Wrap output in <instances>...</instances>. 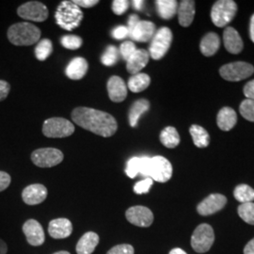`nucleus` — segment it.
I'll list each match as a JSON object with an SVG mask.
<instances>
[{"mask_svg": "<svg viewBox=\"0 0 254 254\" xmlns=\"http://www.w3.org/2000/svg\"><path fill=\"white\" fill-rule=\"evenodd\" d=\"M88 68L89 65L87 61L84 58L77 57L74 58L70 62V64H68L65 73L70 79L79 80L85 76V74L88 72Z\"/></svg>", "mask_w": 254, "mask_h": 254, "instance_id": "obj_21", "label": "nucleus"}, {"mask_svg": "<svg viewBox=\"0 0 254 254\" xmlns=\"http://www.w3.org/2000/svg\"><path fill=\"white\" fill-rule=\"evenodd\" d=\"M237 11L236 3L233 0L217 1L211 10V19L218 27H226L229 25Z\"/></svg>", "mask_w": 254, "mask_h": 254, "instance_id": "obj_4", "label": "nucleus"}, {"mask_svg": "<svg viewBox=\"0 0 254 254\" xmlns=\"http://www.w3.org/2000/svg\"><path fill=\"white\" fill-rule=\"evenodd\" d=\"M250 35L251 39L254 43V14L251 19V24H250Z\"/></svg>", "mask_w": 254, "mask_h": 254, "instance_id": "obj_51", "label": "nucleus"}, {"mask_svg": "<svg viewBox=\"0 0 254 254\" xmlns=\"http://www.w3.org/2000/svg\"><path fill=\"white\" fill-rule=\"evenodd\" d=\"M239 217L245 222L254 225V202H246L241 203L237 209Z\"/></svg>", "mask_w": 254, "mask_h": 254, "instance_id": "obj_33", "label": "nucleus"}, {"mask_svg": "<svg viewBox=\"0 0 254 254\" xmlns=\"http://www.w3.org/2000/svg\"><path fill=\"white\" fill-rule=\"evenodd\" d=\"M244 94L247 99L254 101V80L249 82L246 84L244 88Z\"/></svg>", "mask_w": 254, "mask_h": 254, "instance_id": "obj_47", "label": "nucleus"}, {"mask_svg": "<svg viewBox=\"0 0 254 254\" xmlns=\"http://www.w3.org/2000/svg\"><path fill=\"white\" fill-rule=\"evenodd\" d=\"M99 243V236L93 232H88L82 236L76 245V254H91Z\"/></svg>", "mask_w": 254, "mask_h": 254, "instance_id": "obj_23", "label": "nucleus"}, {"mask_svg": "<svg viewBox=\"0 0 254 254\" xmlns=\"http://www.w3.org/2000/svg\"><path fill=\"white\" fill-rule=\"evenodd\" d=\"M160 141L167 148H175L180 143L179 133L174 127H166L160 134Z\"/></svg>", "mask_w": 254, "mask_h": 254, "instance_id": "obj_30", "label": "nucleus"}, {"mask_svg": "<svg viewBox=\"0 0 254 254\" xmlns=\"http://www.w3.org/2000/svg\"><path fill=\"white\" fill-rule=\"evenodd\" d=\"M111 35L116 39V40H124L125 38H127V36H129V30L127 27L125 26H119V27H115L112 32H111Z\"/></svg>", "mask_w": 254, "mask_h": 254, "instance_id": "obj_43", "label": "nucleus"}, {"mask_svg": "<svg viewBox=\"0 0 254 254\" xmlns=\"http://www.w3.org/2000/svg\"><path fill=\"white\" fill-rule=\"evenodd\" d=\"M149 108H150L149 101L145 100V99H139V100L136 101L129 111L130 126L132 127H136L138 120L143 113H145L146 111L149 110Z\"/></svg>", "mask_w": 254, "mask_h": 254, "instance_id": "obj_27", "label": "nucleus"}, {"mask_svg": "<svg viewBox=\"0 0 254 254\" xmlns=\"http://www.w3.org/2000/svg\"><path fill=\"white\" fill-rule=\"evenodd\" d=\"M140 172V157H132L128 160L126 173L129 178H135Z\"/></svg>", "mask_w": 254, "mask_h": 254, "instance_id": "obj_37", "label": "nucleus"}, {"mask_svg": "<svg viewBox=\"0 0 254 254\" xmlns=\"http://www.w3.org/2000/svg\"><path fill=\"white\" fill-rule=\"evenodd\" d=\"M132 5H133V8L136 10H141L143 8V5H144V1L134 0V1H132Z\"/></svg>", "mask_w": 254, "mask_h": 254, "instance_id": "obj_50", "label": "nucleus"}, {"mask_svg": "<svg viewBox=\"0 0 254 254\" xmlns=\"http://www.w3.org/2000/svg\"><path fill=\"white\" fill-rule=\"evenodd\" d=\"M244 254H254V238L246 245Z\"/></svg>", "mask_w": 254, "mask_h": 254, "instance_id": "obj_49", "label": "nucleus"}, {"mask_svg": "<svg viewBox=\"0 0 254 254\" xmlns=\"http://www.w3.org/2000/svg\"><path fill=\"white\" fill-rule=\"evenodd\" d=\"M119 51L118 49L113 46H109L105 53L101 57L102 64L106 66H112L118 62Z\"/></svg>", "mask_w": 254, "mask_h": 254, "instance_id": "obj_34", "label": "nucleus"}, {"mask_svg": "<svg viewBox=\"0 0 254 254\" xmlns=\"http://www.w3.org/2000/svg\"><path fill=\"white\" fill-rule=\"evenodd\" d=\"M64 154L56 148H42L31 154V160L40 168H51L64 160Z\"/></svg>", "mask_w": 254, "mask_h": 254, "instance_id": "obj_9", "label": "nucleus"}, {"mask_svg": "<svg viewBox=\"0 0 254 254\" xmlns=\"http://www.w3.org/2000/svg\"><path fill=\"white\" fill-rule=\"evenodd\" d=\"M17 14L21 18L29 21L44 22L48 17V9L46 5L41 2L30 1L22 4L19 7Z\"/></svg>", "mask_w": 254, "mask_h": 254, "instance_id": "obj_11", "label": "nucleus"}, {"mask_svg": "<svg viewBox=\"0 0 254 254\" xmlns=\"http://www.w3.org/2000/svg\"><path fill=\"white\" fill-rule=\"evenodd\" d=\"M107 254H134V248L128 244H122L113 247Z\"/></svg>", "mask_w": 254, "mask_h": 254, "instance_id": "obj_41", "label": "nucleus"}, {"mask_svg": "<svg viewBox=\"0 0 254 254\" xmlns=\"http://www.w3.org/2000/svg\"><path fill=\"white\" fill-rule=\"evenodd\" d=\"M129 8V2L127 0H114L112 2V10L115 14L122 15Z\"/></svg>", "mask_w": 254, "mask_h": 254, "instance_id": "obj_40", "label": "nucleus"}, {"mask_svg": "<svg viewBox=\"0 0 254 254\" xmlns=\"http://www.w3.org/2000/svg\"><path fill=\"white\" fill-rule=\"evenodd\" d=\"M40 38L41 30L27 22L14 24L10 26L8 30V39L14 46H32L40 40Z\"/></svg>", "mask_w": 254, "mask_h": 254, "instance_id": "obj_3", "label": "nucleus"}, {"mask_svg": "<svg viewBox=\"0 0 254 254\" xmlns=\"http://www.w3.org/2000/svg\"><path fill=\"white\" fill-rule=\"evenodd\" d=\"M150 167H151V157L141 156L140 157V172L139 173L142 176L148 178L149 173H150Z\"/></svg>", "mask_w": 254, "mask_h": 254, "instance_id": "obj_42", "label": "nucleus"}, {"mask_svg": "<svg viewBox=\"0 0 254 254\" xmlns=\"http://www.w3.org/2000/svg\"><path fill=\"white\" fill-rule=\"evenodd\" d=\"M127 220L138 227H149L154 221L153 212L145 206H133L126 213Z\"/></svg>", "mask_w": 254, "mask_h": 254, "instance_id": "obj_12", "label": "nucleus"}, {"mask_svg": "<svg viewBox=\"0 0 254 254\" xmlns=\"http://www.w3.org/2000/svg\"><path fill=\"white\" fill-rule=\"evenodd\" d=\"M234 196L236 200L241 203L253 202L254 200V190L248 185H239L234 191Z\"/></svg>", "mask_w": 254, "mask_h": 254, "instance_id": "obj_31", "label": "nucleus"}, {"mask_svg": "<svg viewBox=\"0 0 254 254\" xmlns=\"http://www.w3.org/2000/svg\"><path fill=\"white\" fill-rule=\"evenodd\" d=\"M254 73V67L252 64L237 62L222 66L219 73L222 78L227 81H240L250 77Z\"/></svg>", "mask_w": 254, "mask_h": 254, "instance_id": "obj_8", "label": "nucleus"}, {"mask_svg": "<svg viewBox=\"0 0 254 254\" xmlns=\"http://www.w3.org/2000/svg\"><path fill=\"white\" fill-rule=\"evenodd\" d=\"M219 46H220L219 37L216 33L211 32L202 38L200 45V52L205 57H211L218 52Z\"/></svg>", "mask_w": 254, "mask_h": 254, "instance_id": "obj_25", "label": "nucleus"}, {"mask_svg": "<svg viewBox=\"0 0 254 254\" xmlns=\"http://www.w3.org/2000/svg\"><path fill=\"white\" fill-rule=\"evenodd\" d=\"M155 5L159 16L165 20L173 18L178 9V4L175 0H157Z\"/></svg>", "mask_w": 254, "mask_h": 254, "instance_id": "obj_26", "label": "nucleus"}, {"mask_svg": "<svg viewBox=\"0 0 254 254\" xmlns=\"http://www.w3.org/2000/svg\"><path fill=\"white\" fill-rule=\"evenodd\" d=\"M136 47L135 44L131 41H127V42L123 43L120 47L121 56L126 62H127L130 59V57L136 52Z\"/></svg>", "mask_w": 254, "mask_h": 254, "instance_id": "obj_38", "label": "nucleus"}, {"mask_svg": "<svg viewBox=\"0 0 254 254\" xmlns=\"http://www.w3.org/2000/svg\"><path fill=\"white\" fill-rule=\"evenodd\" d=\"M73 124L64 118L48 119L43 126V133L47 137L62 138L73 135Z\"/></svg>", "mask_w": 254, "mask_h": 254, "instance_id": "obj_6", "label": "nucleus"}, {"mask_svg": "<svg viewBox=\"0 0 254 254\" xmlns=\"http://www.w3.org/2000/svg\"><path fill=\"white\" fill-rule=\"evenodd\" d=\"M173 166L163 156H154L151 158V167L149 177L159 183H166L172 178Z\"/></svg>", "mask_w": 254, "mask_h": 254, "instance_id": "obj_10", "label": "nucleus"}, {"mask_svg": "<svg viewBox=\"0 0 254 254\" xmlns=\"http://www.w3.org/2000/svg\"><path fill=\"white\" fill-rule=\"evenodd\" d=\"M23 233L27 237L29 245L38 247L43 245L46 239L42 225L35 219H28L23 225Z\"/></svg>", "mask_w": 254, "mask_h": 254, "instance_id": "obj_13", "label": "nucleus"}, {"mask_svg": "<svg viewBox=\"0 0 254 254\" xmlns=\"http://www.w3.org/2000/svg\"><path fill=\"white\" fill-rule=\"evenodd\" d=\"M73 3L76 4L79 8H91L99 3L98 0H73Z\"/></svg>", "mask_w": 254, "mask_h": 254, "instance_id": "obj_46", "label": "nucleus"}, {"mask_svg": "<svg viewBox=\"0 0 254 254\" xmlns=\"http://www.w3.org/2000/svg\"><path fill=\"white\" fill-rule=\"evenodd\" d=\"M223 41L228 52L232 54H239L243 49V41L234 27H228L224 29Z\"/></svg>", "mask_w": 254, "mask_h": 254, "instance_id": "obj_20", "label": "nucleus"}, {"mask_svg": "<svg viewBox=\"0 0 254 254\" xmlns=\"http://www.w3.org/2000/svg\"><path fill=\"white\" fill-rule=\"evenodd\" d=\"M7 252H8L7 244L2 239H0V254H7Z\"/></svg>", "mask_w": 254, "mask_h": 254, "instance_id": "obj_52", "label": "nucleus"}, {"mask_svg": "<svg viewBox=\"0 0 254 254\" xmlns=\"http://www.w3.org/2000/svg\"><path fill=\"white\" fill-rule=\"evenodd\" d=\"M240 114L248 121L254 122V101L246 99L243 101L239 108Z\"/></svg>", "mask_w": 254, "mask_h": 254, "instance_id": "obj_35", "label": "nucleus"}, {"mask_svg": "<svg viewBox=\"0 0 254 254\" xmlns=\"http://www.w3.org/2000/svg\"><path fill=\"white\" fill-rule=\"evenodd\" d=\"M215 235L213 228L208 224H200L191 236V246L199 254L208 252L214 243Z\"/></svg>", "mask_w": 254, "mask_h": 254, "instance_id": "obj_7", "label": "nucleus"}, {"mask_svg": "<svg viewBox=\"0 0 254 254\" xmlns=\"http://www.w3.org/2000/svg\"><path fill=\"white\" fill-rule=\"evenodd\" d=\"M173 42V32L169 27L159 28L152 39L149 55L154 60H160L167 54Z\"/></svg>", "mask_w": 254, "mask_h": 254, "instance_id": "obj_5", "label": "nucleus"}, {"mask_svg": "<svg viewBox=\"0 0 254 254\" xmlns=\"http://www.w3.org/2000/svg\"><path fill=\"white\" fill-rule=\"evenodd\" d=\"M227 202L225 196L221 194H211L198 205V213L201 216H209L223 208Z\"/></svg>", "mask_w": 254, "mask_h": 254, "instance_id": "obj_14", "label": "nucleus"}, {"mask_svg": "<svg viewBox=\"0 0 254 254\" xmlns=\"http://www.w3.org/2000/svg\"><path fill=\"white\" fill-rule=\"evenodd\" d=\"M237 122L236 112L231 108L220 109L217 117L218 126L223 131H229L234 128Z\"/></svg>", "mask_w": 254, "mask_h": 254, "instance_id": "obj_24", "label": "nucleus"}, {"mask_svg": "<svg viewBox=\"0 0 254 254\" xmlns=\"http://www.w3.org/2000/svg\"><path fill=\"white\" fill-rule=\"evenodd\" d=\"M53 51V46L50 40L44 39L37 45L35 48V56L37 59L41 62L46 61V59L52 54Z\"/></svg>", "mask_w": 254, "mask_h": 254, "instance_id": "obj_32", "label": "nucleus"}, {"mask_svg": "<svg viewBox=\"0 0 254 254\" xmlns=\"http://www.w3.org/2000/svg\"><path fill=\"white\" fill-rule=\"evenodd\" d=\"M140 20H139V17L136 15V14H132V15H130V17H129V20H128V30H129V33L134 29V27H136V25H137V23L139 22Z\"/></svg>", "mask_w": 254, "mask_h": 254, "instance_id": "obj_48", "label": "nucleus"}, {"mask_svg": "<svg viewBox=\"0 0 254 254\" xmlns=\"http://www.w3.org/2000/svg\"><path fill=\"white\" fill-rule=\"evenodd\" d=\"M10 182H11V178L9 173L0 172V192L7 190L10 185Z\"/></svg>", "mask_w": 254, "mask_h": 254, "instance_id": "obj_44", "label": "nucleus"}, {"mask_svg": "<svg viewBox=\"0 0 254 254\" xmlns=\"http://www.w3.org/2000/svg\"><path fill=\"white\" fill-rule=\"evenodd\" d=\"M188 254L185 251H183L182 249H179V248H176V249H173L172 250L171 252H170V254Z\"/></svg>", "mask_w": 254, "mask_h": 254, "instance_id": "obj_53", "label": "nucleus"}, {"mask_svg": "<svg viewBox=\"0 0 254 254\" xmlns=\"http://www.w3.org/2000/svg\"><path fill=\"white\" fill-rule=\"evenodd\" d=\"M108 91L110 100L121 103L127 98V87L120 76H111L108 81Z\"/></svg>", "mask_w": 254, "mask_h": 254, "instance_id": "obj_18", "label": "nucleus"}, {"mask_svg": "<svg viewBox=\"0 0 254 254\" xmlns=\"http://www.w3.org/2000/svg\"><path fill=\"white\" fill-rule=\"evenodd\" d=\"M178 20L182 27H190L195 16V2L191 0H183L177 9Z\"/></svg>", "mask_w": 254, "mask_h": 254, "instance_id": "obj_22", "label": "nucleus"}, {"mask_svg": "<svg viewBox=\"0 0 254 254\" xmlns=\"http://www.w3.org/2000/svg\"><path fill=\"white\" fill-rule=\"evenodd\" d=\"M54 254H70L68 252H64V251H62V252H58V253H56Z\"/></svg>", "mask_w": 254, "mask_h": 254, "instance_id": "obj_54", "label": "nucleus"}, {"mask_svg": "<svg viewBox=\"0 0 254 254\" xmlns=\"http://www.w3.org/2000/svg\"><path fill=\"white\" fill-rule=\"evenodd\" d=\"M73 225L67 218H56L50 221L48 226V233L52 238L64 239L72 235Z\"/></svg>", "mask_w": 254, "mask_h": 254, "instance_id": "obj_16", "label": "nucleus"}, {"mask_svg": "<svg viewBox=\"0 0 254 254\" xmlns=\"http://www.w3.org/2000/svg\"><path fill=\"white\" fill-rule=\"evenodd\" d=\"M47 197V190L41 184H34L27 187L22 192V199L28 205L42 203Z\"/></svg>", "mask_w": 254, "mask_h": 254, "instance_id": "obj_15", "label": "nucleus"}, {"mask_svg": "<svg viewBox=\"0 0 254 254\" xmlns=\"http://www.w3.org/2000/svg\"><path fill=\"white\" fill-rule=\"evenodd\" d=\"M10 91V85L5 80H0V102L7 98Z\"/></svg>", "mask_w": 254, "mask_h": 254, "instance_id": "obj_45", "label": "nucleus"}, {"mask_svg": "<svg viewBox=\"0 0 254 254\" xmlns=\"http://www.w3.org/2000/svg\"><path fill=\"white\" fill-rule=\"evenodd\" d=\"M72 119L82 128L104 137L113 136L118 129L117 122L112 115L97 109L76 108L72 112Z\"/></svg>", "mask_w": 254, "mask_h": 254, "instance_id": "obj_1", "label": "nucleus"}, {"mask_svg": "<svg viewBox=\"0 0 254 254\" xmlns=\"http://www.w3.org/2000/svg\"><path fill=\"white\" fill-rule=\"evenodd\" d=\"M151 83V78L148 74L138 73L132 75L128 80V89L132 92H140L146 90Z\"/></svg>", "mask_w": 254, "mask_h": 254, "instance_id": "obj_28", "label": "nucleus"}, {"mask_svg": "<svg viewBox=\"0 0 254 254\" xmlns=\"http://www.w3.org/2000/svg\"><path fill=\"white\" fill-rule=\"evenodd\" d=\"M193 143L198 148H205L210 143V136L207 131L203 127L193 125L190 129Z\"/></svg>", "mask_w": 254, "mask_h": 254, "instance_id": "obj_29", "label": "nucleus"}, {"mask_svg": "<svg viewBox=\"0 0 254 254\" xmlns=\"http://www.w3.org/2000/svg\"><path fill=\"white\" fill-rule=\"evenodd\" d=\"M82 39L76 35H66L62 38L61 43L65 48L70 50H76L82 46Z\"/></svg>", "mask_w": 254, "mask_h": 254, "instance_id": "obj_36", "label": "nucleus"}, {"mask_svg": "<svg viewBox=\"0 0 254 254\" xmlns=\"http://www.w3.org/2000/svg\"><path fill=\"white\" fill-rule=\"evenodd\" d=\"M56 23L65 30L72 31L79 27L83 19V12L73 1H63L55 13Z\"/></svg>", "mask_w": 254, "mask_h": 254, "instance_id": "obj_2", "label": "nucleus"}, {"mask_svg": "<svg viewBox=\"0 0 254 254\" xmlns=\"http://www.w3.org/2000/svg\"><path fill=\"white\" fill-rule=\"evenodd\" d=\"M154 180L150 177L143 179L142 181L137 182L135 187H134V191L136 194H144L150 190V189L153 186Z\"/></svg>", "mask_w": 254, "mask_h": 254, "instance_id": "obj_39", "label": "nucleus"}, {"mask_svg": "<svg viewBox=\"0 0 254 254\" xmlns=\"http://www.w3.org/2000/svg\"><path fill=\"white\" fill-rule=\"evenodd\" d=\"M150 55L145 49H136V52L127 62L128 73L133 75L139 73L149 63Z\"/></svg>", "mask_w": 254, "mask_h": 254, "instance_id": "obj_19", "label": "nucleus"}, {"mask_svg": "<svg viewBox=\"0 0 254 254\" xmlns=\"http://www.w3.org/2000/svg\"><path fill=\"white\" fill-rule=\"evenodd\" d=\"M155 34V26L153 22L150 21H139L134 29L129 33V36L132 40L146 43L153 39Z\"/></svg>", "mask_w": 254, "mask_h": 254, "instance_id": "obj_17", "label": "nucleus"}]
</instances>
